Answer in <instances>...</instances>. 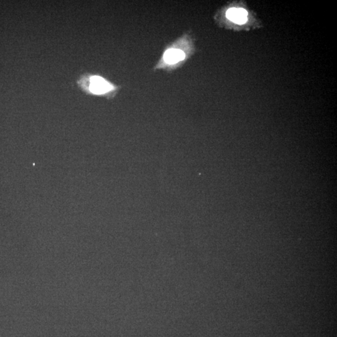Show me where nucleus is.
<instances>
[{"mask_svg": "<svg viewBox=\"0 0 337 337\" xmlns=\"http://www.w3.org/2000/svg\"><path fill=\"white\" fill-rule=\"evenodd\" d=\"M89 89L93 93L101 94L112 90L113 87L103 78L99 76H93L91 78Z\"/></svg>", "mask_w": 337, "mask_h": 337, "instance_id": "1", "label": "nucleus"}, {"mask_svg": "<svg viewBox=\"0 0 337 337\" xmlns=\"http://www.w3.org/2000/svg\"><path fill=\"white\" fill-rule=\"evenodd\" d=\"M247 12L240 8H232L226 13V17L229 20L237 24H244L247 22Z\"/></svg>", "mask_w": 337, "mask_h": 337, "instance_id": "2", "label": "nucleus"}, {"mask_svg": "<svg viewBox=\"0 0 337 337\" xmlns=\"http://www.w3.org/2000/svg\"><path fill=\"white\" fill-rule=\"evenodd\" d=\"M184 59H185V53L180 49H168L164 54V60L168 64H175L184 60Z\"/></svg>", "mask_w": 337, "mask_h": 337, "instance_id": "3", "label": "nucleus"}]
</instances>
